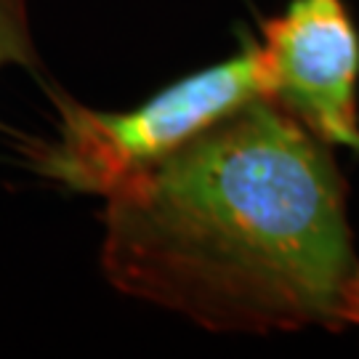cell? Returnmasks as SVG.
<instances>
[{"label": "cell", "mask_w": 359, "mask_h": 359, "mask_svg": "<svg viewBox=\"0 0 359 359\" xmlns=\"http://www.w3.org/2000/svg\"><path fill=\"white\" fill-rule=\"evenodd\" d=\"M344 322H346V325H357L359 327V274L354 277L351 287H348L346 309H344Z\"/></svg>", "instance_id": "5b68a950"}, {"label": "cell", "mask_w": 359, "mask_h": 359, "mask_svg": "<svg viewBox=\"0 0 359 359\" xmlns=\"http://www.w3.org/2000/svg\"><path fill=\"white\" fill-rule=\"evenodd\" d=\"M266 96L320 142L359 152V32L344 0H290L261 22Z\"/></svg>", "instance_id": "3957f363"}, {"label": "cell", "mask_w": 359, "mask_h": 359, "mask_svg": "<svg viewBox=\"0 0 359 359\" xmlns=\"http://www.w3.org/2000/svg\"><path fill=\"white\" fill-rule=\"evenodd\" d=\"M104 200L102 269L120 293L216 333L346 327V181L330 144L269 96Z\"/></svg>", "instance_id": "6da1fadb"}, {"label": "cell", "mask_w": 359, "mask_h": 359, "mask_svg": "<svg viewBox=\"0 0 359 359\" xmlns=\"http://www.w3.org/2000/svg\"><path fill=\"white\" fill-rule=\"evenodd\" d=\"M19 65L40 77V59L29 32L27 0H0V67Z\"/></svg>", "instance_id": "277c9868"}, {"label": "cell", "mask_w": 359, "mask_h": 359, "mask_svg": "<svg viewBox=\"0 0 359 359\" xmlns=\"http://www.w3.org/2000/svg\"><path fill=\"white\" fill-rule=\"evenodd\" d=\"M261 96H266L261 48L243 35L240 51L226 62L181 77L128 112L88 109L56 90L51 99L62 115L59 142L35 144L27 154L40 176L75 192L109 197Z\"/></svg>", "instance_id": "7a4b0ae2"}]
</instances>
